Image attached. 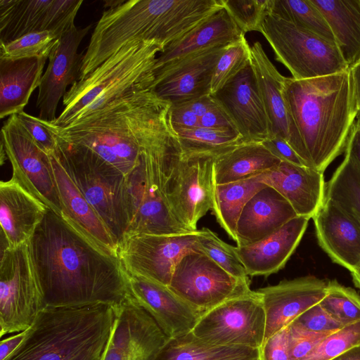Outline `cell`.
<instances>
[{"instance_id": "6da1fadb", "label": "cell", "mask_w": 360, "mask_h": 360, "mask_svg": "<svg viewBox=\"0 0 360 360\" xmlns=\"http://www.w3.org/2000/svg\"><path fill=\"white\" fill-rule=\"evenodd\" d=\"M28 242L46 306L115 308L128 295L118 257L50 208Z\"/></svg>"}, {"instance_id": "7a4b0ae2", "label": "cell", "mask_w": 360, "mask_h": 360, "mask_svg": "<svg viewBox=\"0 0 360 360\" xmlns=\"http://www.w3.org/2000/svg\"><path fill=\"white\" fill-rule=\"evenodd\" d=\"M171 105L152 89L134 91L65 127L41 121L56 139L91 152L127 176L144 154L176 137Z\"/></svg>"}, {"instance_id": "3957f363", "label": "cell", "mask_w": 360, "mask_h": 360, "mask_svg": "<svg viewBox=\"0 0 360 360\" xmlns=\"http://www.w3.org/2000/svg\"><path fill=\"white\" fill-rule=\"evenodd\" d=\"M283 95L312 167L323 173L345 150L356 122L350 70L305 79L285 77Z\"/></svg>"}, {"instance_id": "277c9868", "label": "cell", "mask_w": 360, "mask_h": 360, "mask_svg": "<svg viewBox=\"0 0 360 360\" xmlns=\"http://www.w3.org/2000/svg\"><path fill=\"white\" fill-rule=\"evenodd\" d=\"M115 309L97 303L46 306L18 348L6 360H72L101 355L109 338Z\"/></svg>"}, {"instance_id": "5b68a950", "label": "cell", "mask_w": 360, "mask_h": 360, "mask_svg": "<svg viewBox=\"0 0 360 360\" xmlns=\"http://www.w3.org/2000/svg\"><path fill=\"white\" fill-rule=\"evenodd\" d=\"M162 48L153 41L127 43L82 79L63 98V110L51 125L65 127L134 91L152 89L153 68Z\"/></svg>"}, {"instance_id": "8992f818", "label": "cell", "mask_w": 360, "mask_h": 360, "mask_svg": "<svg viewBox=\"0 0 360 360\" xmlns=\"http://www.w3.org/2000/svg\"><path fill=\"white\" fill-rule=\"evenodd\" d=\"M56 155L117 247L128 228L126 176L91 152L56 139Z\"/></svg>"}, {"instance_id": "52a82bcc", "label": "cell", "mask_w": 360, "mask_h": 360, "mask_svg": "<svg viewBox=\"0 0 360 360\" xmlns=\"http://www.w3.org/2000/svg\"><path fill=\"white\" fill-rule=\"evenodd\" d=\"M179 146L175 138L148 151L126 176L129 223L125 238L139 234H179L190 231L172 215L164 192L162 162Z\"/></svg>"}, {"instance_id": "ba28073f", "label": "cell", "mask_w": 360, "mask_h": 360, "mask_svg": "<svg viewBox=\"0 0 360 360\" xmlns=\"http://www.w3.org/2000/svg\"><path fill=\"white\" fill-rule=\"evenodd\" d=\"M260 33L272 48L276 59L295 79H305L349 70L333 41L269 14Z\"/></svg>"}, {"instance_id": "9c48e42d", "label": "cell", "mask_w": 360, "mask_h": 360, "mask_svg": "<svg viewBox=\"0 0 360 360\" xmlns=\"http://www.w3.org/2000/svg\"><path fill=\"white\" fill-rule=\"evenodd\" d=\"M46 307L29 242L3 248L0 261V336L28 329Z\"/></svg>"}, {"instance_id": "30bf717a", "label": "cell", "mask_w": 360, "mask_h": 360, "mask_svg": "<svg viewBox=\"0 0 360 360\" xmlns=\"http://www.w3.org/2000/svg\"><path fill=\"white\" fill-rule=\"evenodd\" d=\"M214 157L183 155L181 148L169 153L162 168L164 192L176 220L190 231L212 209V169Z\"/></svg>"}, {"instance_id": "8fae6325", "label": "cell", "mask_w": 360, "mask_h": 360, "mask_svg": "<svg viewBox=\"0 0 360 360\" xmlns=\"http://www.w3.org/2000/svg\"><path fill=\"white\" fill-rule=\"evenodd\" d=\"M168 287L201 316L252 291L248 279L231 276L200 250L190 251L179 259Z\"/></svg>"}, {"instance_id": "7c38bea8", "label": "cell", "mask_w": 360, "mask_h": 360, "mask_svg": "<svg viewBox=\"0 0 360 360\" xmlns=\"http://www.w3.org/2000/svg\"><path fill=\"white\" fill-rule=\"evenodd\" d=\"M266 315L256 290L219 304L200 318L192 333L214 345H237L261 349Z\"/></svg>"}, {"instance_id": "4fadbf2b", "label": "cell", "mask_w": 360, "mask_h": 360, "mask_svg": "<svg viewBox=\"0 0 360 360\" xmlns=\"http://www.w3.org/2000/svg\"><path fill=\"white\" fill-rule=\"evenodd\" d=\"M1 145L11 163L13 175L49 208L61 215L63 208L50 156L32 141L16 115L4 122Z\"/></svg>"}, {"instance_id": "5bb4252c", "label": "cell", "mask_w": 360, "mask_h": 360, "mask_svg": "<svg viewBox=\"0 0 360 360\" xmlns=\"http://www.w3.org/2000/svg\"><path fill=\"white\" fill-rule=\"evenodd\" d=\"M198 230L179 234H139L124 238L117 256L123 269L168 286L176 264L187 252L200 250Z\"/></svg>"}, {"instance_id": "9a60e30c", "label": "cell", "mask_w": 360, "mask_h": 360, "mask_svg": "<svg viewBox=\"0 0 360 360\" xmlns=\"http://www.w3.org/2000/svg\"><path fill=\"white\" fill-rule=\"evenodd\" d=\"M114 309L111 331L98 360H153L169 340L155 321L129 294Z\"/></svg>"}, {"instance_id": "2e32d148", "label": "cell", "mask_w": 360, "mask_h": 360, "mask_svg": "<svg viewBox=\"0 0 360 360\" xmlns=\"http://www.w3.org/2000/svg\"><path fill=\"white\" fill-rule=\"evenodd\" d=\"M83 0H0V44L52 31L60 38L75 26Z\"/></svg>"}, {"instance_id": "e0dca14e", "label": "cell", "mask_w": 360, "mask_h": 360, "mask_svg": "<svg viewBox=\"0 0 360 360\" xmlns=\"http://www.w3.org/2000/svg\"><path fill=\"white\" fill-rule=\"evenodd\" d=\"M211 96L245 142L269 139V121L251 63Z\"/></svg>"}, {"instance_id": "ac0fdd59", "label": "cell", "mask_w": 360, "mask_h": 360, "mask_svg": "<svg viewBox=\"0 0 360 360\" xmlns=\"http://www.w3.org/2000/svg\"><path fill=\"white\" fill-rule=\"evenodd\" d=\"M92 25L84 27L73 26L53 46L49 63L39 86L36 107L40 120L52 122L57 117L56 110L67 87L79 78L83 52L77 50Z\"/></svg>"}, {"instance_id": "d6986e66", "label": "cell", "mask_w": 360, "mask_h": 360, "mask_svg": "<svg viewBox=\"0 0 360 360\" xmlns=\"http://www.w3.org/2000/svg\"><path fill=\"white\" fill-rule=\"evenodd\" d=\"M226 46L201 51L156 70L152 90L171 104L210 95L214 68Z\"/></svg>"}, {"instance_id": "ffe728a7", "label": "cell", "mask_w": 360, "mask_h": 360, "mask_svg": "<svg viewBox=\"0 0 360 360\" xmlns=\"http://www.w3.org/2000/svg\"><path fill=\"white\" fill-rule=\"evenodd\" d=\"M328 282L314 276H306L257 290L266 315L264 342L319 303L327 294Z\"/></svg>"}, {"instance_id": "44dd1931", "label": "cell", "mask_w": 360, "mask_h": 360, "mask_svg": "<svg viewBox=\"0 0 360 360\" xmlns=\"http://www.w3.org/2000/svg\"><path fill=\"white\" fill-rule=\"evenodd\" d=\"M124 272L128 294L153 317L169 339L192 332L201 317L200 313L168 286Z\"/></svg>"}, {"instance_id": "7402d4cb", "label": "cell", "mask_w": 360, "mask_h": 360, "mask_svg": "<svg viewBox=\"0 0 360 360\" xmlns=\"http://www.w3.org/2000/svg\"><path fill=\"white\" fill-rule=\"evenodd\" d=\"M251 64L269 121V139L280 137L284 139L306 166L313 168L283 98L285 77L278 71L259 41H255L251 46Z\"/></svg>"}, {"instance_id": "603a6c76", "label": "cell", "mask_w": 360, "mask_h": 360, "mask_svg": "<svg viewBox=\"0 0 360 360\" xmlns=\"http://www.w3.org/2000/svg\"><path fill=\"white\" fill-rule=\"evenodd\" d=\"M322 250L351 272L360 264V221L328 198L312 218Z\"/></svg>"}, {"instance_id": "cb8c5ba5", "label": "cell", "mask_w": 360, "mask_h": 360, "mask_svg": "<svg viewBox=\"0 0 360 360\" xmlns=\"http://www.w3.org/2000/svg\"><path fill=\"white\" fill-rule=\"evenodd\" d=\"M49 207L12 176L0 183V224L3 248H15L32 237Z\"/></svg>"}, {"instance_id": "d4e9b609", "label": "cell", "mask_w": 360, "mask_h": 360, "mask_svg": "<svg viewBox=\"0 0 360 360\" xmlns=\"http://www.w3.org/2000/svg\"><path fill=\"white\" fill-rule=\"evenodd\" d=\"M309 221L297 216L266 238L235 247L247 275L268 276L282 269L300 243Z\"/></svg>"}, {"instance_id": "484cf974", "label": "cell", "mask_w": 360, "mask_h": 360, "mask_svg": "<svg viewBox=\"0 0 360 360\" xmlns=\"http://www.w3.org/2000/svg\"><path fill=\"white\" fill-rule=\"evenodd\" d=\"M263 179L289 202L297 216L312 219L325 201L323 173L314 168L281 161L264 173Z\"/></svg>"}, {"instance_id": "4316f807", "label": "cell", "mask_w": 360, "mask_h": 360, "mask_svg": "<svg viewBox=\"0 0 360 360\" xmlns=\"http://www.w3.org/2000/svg\"><path fill=\"white\" fill-rule=\"evenodd\" d=\"M297 216L289 202L276 189L267 186L257 192L244 206L236 224L237 246L266 238Z\"/></svg>"}, {"instance_id": "83f0119b", "label": "cell", "mask_w": 360, "mask_h": 360, "mask_svg": "<svg viewBox=\"0 0 360 360\" xmlns=\"http://www.w3.org/2000/svg\"><path fill=\"white\" fill-rule=\"evenodd\" d=\"M62 205L61 216L107 251L117 256L118 247L110 233L67 174L56 152L49 155Z\"/></svg>"}, {"instance_id": "f1b7e54d", "label": "cell", "mask_w": 360, "mask_h": 360, "mask_svg": "<svg viewBox=\"0 0 360 360\" xmlns=\"http://www.w3.org/2000/svg\"><path fill=\"white\" fill-rule=\"evenodd\" d=\"M243 34L223 8L160 52L156 58L153 73L201 51L226 46Z\"/></svg>"}, {"instance_id": "f546056e", "label": "cell", "mask_w": 360, "mask_h": 360, "mask_svg": "<svg viewBox=\"0 0 360 360\" xmlns=\"http://www.w3.org/2000/svg\"><path fill=\"white\" fill-rule=\"evenodd\" d=\"M49 56L0 58V118L18 114L39 88Z\"/></svg>"}, {"instance_id": "4dcf8cb0", "label": "cell", "mask_w": 360, "mask_h": 360, "mask_svg": "<svg viewBox=\"0 0 360 360\" xmlns=\"http://www.w3.org/2000/svg\"><path fill=\"white\" fill-rule=\"evenodd\" d=\"M328 22L351 70L360 62V0H311Z\"/></svg>"}, {"instance_id": "1f68e13d", "label": "cell", "mask_w": 360, "mask_h": 360, "mask_svg": "<svg viewBox=\"0 0 360 360\" xmlns=\"http://www.w3.org/2000/svg\"><path fill=\"white\" fill-rule=\"evenodd\" d=\"M281 162L262 142H244L214 158L212 180L217 184L240 181L269 172Z\"/></svg>"}, {"instance_id": "d6a6232c", "label": "cell", "mask_w": 360, "mask_h": 360, "mask_svg": "<svg viewBox=\"0 0 360 360\" xmlns=\"http://www.w3.org/2000/svg\"><path fill=\"white\" fill-rule=\"evenodd\" d=\"M153 360H260V349L211 345L190 332L169 339Z\"/></svg>"}, {"instance_id": "836d02e7", "label": "cell", "mask_w": 360, "mask_h": 360, "mask_svg": "<svg viewBox=\"0 0 360 360\" xmlns=\"http://www.w3.org/2000/svg\"><path fill=\"white\" fill-rule=\"evenodd\" d=\"M263 174L223 184L212 180V210L221 227L235 242L237 221L244 206L257 192L268 186Z\"/></svg>"}, {"instance_id": "e575fe53", "label": "cell", "mask_w": 360, "mask_h": 360, "mask_svg": "<svg viewBox=\"0 0 360 360\" xmlns=\"http://www.w3.org/2000/svg\"><path fill=\"white\" fill-rule=\"evenodd\" d=\"M183 155H204L214 158L244 143L236 130L202 127L173 129Z\"/></svg>"}, {"instance_id": "d590c367", "label": "cell", "mask_w": 360, "mask_h": 360, "mask_svg": "<svg viewBox=\"0 0 360 360\" xmlns=\"http://www.w3.org/2000/svg\"><path fill=\"white\" fill-rule=\"evenodd\" d=\"M326 198L360 221V171L348 156L326 183Z\"/></svg>"}, {"instance_id": "8d00e7d4", "label": "cell", "mask_w": 360, "mask_h": 360, "mask_svg": "<svg viewBox=\"0 0 360 360\" xmlns=\"http://www.w3.org/2000/svg\"><path fill=\"white\" fill-rule=\"evenodd\" d=\"M269 14L335 43L328 22L311 0H271Z\"/></svg>"}, {"instance_id": "74e56055", "label": "cell", "mask_w": 360, "mask_h": 360, "mask_svg": "<svg viewBox=\"0 0 360 360\" xmlns=\"http://www.w3.org/2000/svg\"><path fill=\"white\" fill-rule=\"evenodd\" d=\"M251 63V46L245 34L228 44L220 56L211 82L210 95L226 85Z\"/></svg>"}, {"instance_id": "f35d334b", "label": "cell", "mask_w": 360, "mask_h": 360, "mask_svg": "<svg viewBox=\"0 0 360 360\" xmlns=\"http://www.w3.org/2000/svg\"><path fill=\"white\" fill-rule=\"evenodd\" d=\"M319 304L344 326L360 321V296L336 280L328 281L327 294Z\"/></svg>"}, {"instance_id": "ab89813d", "label": "cell", "mask_w": 360, "mask_h": 360, "mask_svg": "<svg viewBox=\"0 0 360 360\" xmlns=\"http://www.w3.org/2000/svg\"><path fill=\"white\" fill-rule=\"evenodd\" d=\"M198 243L200 250L226 272L238 278L248 279L235 247L223 241L207 228L198 230Z\"/></svg>"}, {"instance_id": "60d3db41", "label": "cell", "mask_w": 360, "mask_h": 360, "mask_svg": "<svg viewBox=\"0 0 360 360\" xmlns=\"http://www.w3.org/2000/svg\"><path fill=\"white\" fill-rule=\"evenodd\" d=\"M59 39L52 31L30 33L8 44H0V58L49 56Z\"/></svg>"}, {"instance_id": "b9f144b4", "label": "cell", "mask_w": 360, "mask_h": 360, "mask_svg": "<svg viewBox=\"0 0 360 360\" xmlns=\"http://www.w3.org/2000/svg\"><path fill=\"white\" fill-rule=\"evenodd\" d=\"M224 8L243 34L260 32L271 0H223Z\"/></svg>"}, {"instance_id": "7bdbcfd3", "label": "cell", "mask_w": 360, "mask_h": 360, "mask_svg": "<svg viewBox=\"0 0 360 360\" xmlns=\"http://www.w3.org/2000/svg\"><path fill=\"white\" fill-rule=\"evenodd\" d=\"M360 345V321L345 326L325 338L302 360H331Z\"/></svg>"}, {"instance_id": "ee69618b", "label": "cell", "mask_w": 360, "mask_h": 360, "mask_svg": "<svg viewBox=\"0 0 360 360\" xmlns=\"http://www.w3.org/2000/svg\"><path fill=\"white\" fill-rule=\"evenodd\" d=\"M290 325L307 331L329 335L345 326L328 313L319 303L303 312Z\"/></svg>"}, {"instance_id": "f6af8a7d", "label": "cell", "mask_w": 360, "mask_h": 360, "mask_svg": "<svg viewBox=\"0 0 360 360\" xmlns=\"http://www.w3.org/2000/svg\"><path fill=\"white\" fill-rule=\"evenodd\" d=\"M20 124L32 141L46 154L56 152L57 142L55 136L39 117L32 116L25 111L16 114Z\"/></svg>"}, {"instance_id": "bcb514c9", "label": "cell", "mask_w": 360, "mask_h": 360, "mask_svg": "<svg viewBox=\"0 0 360 360\" xmlns=\"http://www.w3.org/2000/svg\"><path fill=\"white\" fill-rule=\"evenodd\" d=\"M290 360H302L329 334L316 333L288 326Z\"/></svg>"}, {"instance_id": "7dc6e473", "label": "cell", "mask_w": 360, "mask_h": 360, "mask_svg": "<svg viewBox=\"0 0 360 360\" xmlns=\"http://www.w3.org/2000/svg\"><path fill=\"white\" fill-rule=\"evenodd\" d=\"M260 360H290L288 326L263 343L260 349Z\"/></svg>"}, {"instance_id": "c3c4849f", "label": "cell", "mask_w": 360, "mask_h": 360, "mask_svg": "<svg viewBox=\"0 0 360 360\" xmlns=\"http://www.w3.org/2000/svg\"><path fill=\"white\" fill-rule=\"evenodd\" d=\"M262 143L281 161L288 162L299 166H306L304 162L284 139L280 137H273Z\"/></svg>"}, {"instance_id": "681fc988", "label": "cell", "mask_w": 360, "mask_h": 360, "mask_svg": "<svg viewBox=\"0 0 360 360\" xmlns=\"http://www.w3.org/2000/svg\"><path fill=\"white\" fill-rule=\"evenodd\" d=\"M169 119L173 129L199 127V117L183 103L171 105Z\"/></svg>"}, {"instance_id": "f907efd6", "label": "cell", "mask_w": 360, "mask_h": 360, "mask_svg": "<svg viewBox=\"0 0 360 360\" xmlns=\"http://www.w3.org/2000/svg\"><path fill=\"white\" fill-rule=\"evenodd\" d=\"M199 127L211 129L236 130L231 120L217 105L199 118Z\"/></svg>"}, {"instance_id": "816d5d0a", "label": "cell", "mask_w": 360, "mask_h": 360, "mask_svg": "<svg viewBox=\"0 0 360 360\" xmlns=\"http://www.w3.org/2000/svg\"><path fill=\"white\" fill-rule=\"evenodd\" d=\"M348 156L360 171V124L355 122L345 148Z\"/></svg>"}, {"instance_id": "f5cc1de1", "label": "cell", "mask_w": 360, "mask_h": 360, "mask_svg": "<svg viewBox=\"0 0 360 360\" xmlns=\"http://www.w3.org/2000/svg\"><path fill=\"white\" fill-rule=\"evenodd\" d=\"M27 333V329L7 338L0 342V360H6L22 344Z\"/></svg>"}, {"instance_id": "db71d44e", "label": "cell", "mask_w": 360, "mask_h": 360, "mask_svg": "<svg viewBox=\"0 0 360 360\" xmlns=\"http://www.w3.org/2000/svg\"><path fill=\"white\" fill-rule=\"evenodd\" d=\"M183 103L199 118L217 105L211 95L196 98Z\"/></svg>"}, {"instance_id": "11a10c76", "label": "cell", "mask_w": 360, "mask_h": 360, "mask_svg": "<svg viewBox=\"0 0 360 360\" xmlns=\"http://www.w3.org/2000/svg\"><path fill=\"white\" fill-rule=\"evenodd\" d=\"M353 94L356 111L360 110V62L350 70Z\"/></svg>"}, {"instance_id": "9f6ffc18", "label": "cell", "mask_w": 360, "mask_h": 360, "mask_svg": "<svg viewBox=\"0 0 360 360\" xmlns=\"http://www.w3.org/2000/svg\"><path fill=\"white\" fill-rule=\"evenodd\" d=\"M331 360H360V345L349 349Z\"/></svg>"}, {"instance_id": "6f0895ef", "label": "cell", "mask_w": 360, "mask_h": 360, "mask_svg": "<svg viewBox=\"0 0 360 360\" xmlns=\"http://www.w3.org/2000/svg\"><path fill=\"white\" fill-rule=\"evenodd\" d=\"M351 275L354 285L360 289V264L354 271L351 272Z\"/></svg>"}, {"instance_id": "680465c9", "label": "cell", "mask_w": 360, "mask_h": 360, "mask_svg": "<svg viewBox=\"0 0 360 360\" xmlns=\"http://www.w3.org/2000/svg\"><path fill=\"white\" fill-rule=\"evenodd\" d=\"M124 1L123 0H113V1H104V6L105 7H108V8H113V7H115L117 6H119L120 4H122Z\"/></svg>"}, {"instance_id": "91938a15", "label": "cell", "mask_w": 360, "mask_h": 360, "mask_svg": "<svg viewBox=\"0 0 360 360\" xmlns=\"http://www.w3.org/2000/svg\"><path fill=\"white\" fill-rule=\"evenodd\" d=\"M101 355H96V354H89V355H84L79 356L78 358H76L72 360H98L99 359Z\"/></svg>"}, {"instance_id": "94428289", "label": "cell", "mask_w": 360, "mask_h": 360, "mask_svg": "<svg viewBox=\"0 0 360 360\" xmlns=\"http://www.w3.org/2000/svg\"><path fill=\"white\" fill-rule=\"evenodd\" d=\"M356 122L360 124V110L357 112Z\"/></svg>"}]
</instances>
